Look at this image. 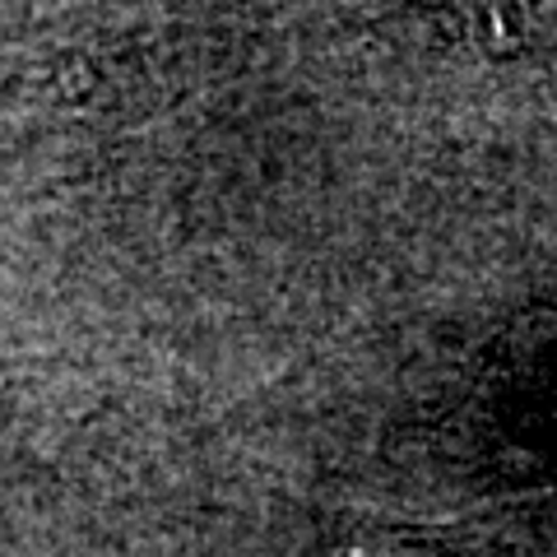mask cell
Returning a JSON list of instances; mask_svg holds the SVG:
<instances>
[{
	"mask_svg": "<svg viewBox=\"0 0 557 557\" xmlns=\"http://www.w3.org/2000/svg\"><path fill=\"white\" fill-rule=\"evenodd\" d=\"M479 47H525L557 24V0H428Z\"/></svg>",
	"mask_w": 557,
	"mask_h": 557,
	"instance_id": "1",
	"label": "cell"
}]
</instances>
